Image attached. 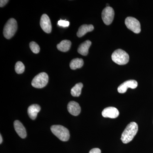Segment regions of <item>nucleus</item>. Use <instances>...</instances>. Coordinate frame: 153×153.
Wrapping results in <instances>:
<instances>
[{
    "label": "nucleus",
    "instance_id": "nucleus-18",
    "mask_svg": "<svg viewBox=\"0 0 153 153\" xmlns=\"http://www.w3.org/2000/svg\"><path fill=\"white\" fill-rule=\"evenodd\" d=\"M83 84L81 82L77 83L71 89V94L72 96L78 97L81 93Z\"/></svg>",
    "mask_w": 153,
    "mask_h": 153
},
{
    "label": "nucleus",
    "instance_id": "nucleus-13",
    "mask_svg": "<svg viewBox=\"0 0 153 153\" xmlns=\"http://www.w3.org/2000/svg\"><path fill=\"white\" fill-rule=\"evenodd\" d=\"M41 110V107L38 104H33L29 107L28 108V115L33 120L36 119L37 114Z\"/></svg>",
    "mask_w": 153,
    "mask_h": 153
},
{
    "label": "nucleus",
    "instance_id": "nucleus-5",
    "mask_svg": "<svg viewBox=\"0 0 153 153\" xmlns=\"http://www.w3.org/2000/svg\"><path fill=\"white\" fill-rule=\"evenodd\" d=\"M49 81V76L45 72H41L35 76L32 81V85L36 88H43L46 86Z\"/></svg>",
    "mask_w": 153,
    "mask_h": 153
},
{
    "label": "nucleus",
    "instance_id": "nucleus-20",
    "mask_svg": "<svg viewBox=\"0 0 153 153\" xmlns=\"http://www.w3.org/2000/svg\"><path fill=\"white\" fill-rule=\"evenodd\" d=\"M30 47L31 51L35 54H38L40 52V47L37 43L34 41L30 42Z\"/></svg>",
    "mask_w": 153,
    "mask_h": 153
},
{
    "label": "nucleus",
    "instance_id": "nucleus-21",
    "mask_svg": "<svg viewBox=\"0 0 153 153\" xmlns=\"http://www.w3.org/2000/svg\"><path fill=\"white\" fill-rule=\"evenodd\" d=\"M69 22L68 21H66V20H60V21H58L57 25H59L60 27H66L69 26Z\"/></svg>",
    "mask_w": 153,
    "mask_h": 153
},
{
    "label": "nucleus",
    "instance_id": "nucleus-17",
    "mask_svg": "<svg viewBox=\"0 0 153 153\" xmlns=\"http://www.w3.org/2000/svg\"><path fill=\"white\" fill-rule=\"evenodd\" d=\"M84 64L83 60L81 58H76L71 60L69 64L70 68L72 70L81 68Z\"/></svg>",
    "mask_w": 153,
    "mask_h": 153
},
{
    "label": "nucleus",
    "instance_id": "nucleus-11",
    "mask_svg": "<svg viewBox=\"0 0 153 153\" xmlns=\"http://www.w3.org/2000/svg\"><path fill=\"white\" fill-rule=\"evenodd\" d=\"M67 109L69 113L75 116L78 115L81 111V108L79 104L74 101L70 102L68 103Z\"/></svg>",
    "mask_w": 153,
    "mask_h": 153
},
{
    "label": "nucleus",
    "instance_id": "nucleus-10",
    "mask_svg": "<svg viewBox=\"0 0 153 153\" xmlns=\"http://www.w3.org/2000/svg\"><path fill=\"white\" fill-rule=\"evenodd\" d=\"M102 115L104 117L112 119L116 118L119 115V111L116 108L114 107H108L105 108L102 111Z\"/></svg>",
    "mask_w": 153,
    "mask_h": 153
},
{
    "label": "nucleus",
    "instance_id": "nucleus-24",
    "mask_svg": "<svg viewBox=\"0 0 153 153\" xmlns=\"http://www.w3.org/2000/svg\"><path fill=\"white\" fill-rule=\"evenodd\" d=\"M2 141V137L1 135H1H0V144H1Z\"/></svg>",
    "mask_w": 153,
    "mask_h": 153
},
{
    "label": "nucleus",
    "instance_id": "nucleus-9",
    "mask_svg": "<svg viewBox=\"0 0 153 153\" xmlns=\"http://www.w3.org/2000/svg\"><path fill=\"white\" fill-rule=\"evenodd\" d=\"M138 85V83L135 80H128L124 82L121 84L117 88V91L119 93L123 94L125 93L128 88L134 89L136 88Z\"/></svg>",
    "mask_w": 153,
    "mask_h": 153
},
{
    "label": "nucleus",
    "instance_id": "nucleus-3",
    "mask_svg": "<svg viewBox=\"0 0 153 153\" xmlns=\"http://www.w3.org/2000/svg\"><path fill=\"white\" fill-rule=\"evenodd\" d=\"M18 25L16 21L13 18L9 19L5 25L3 31V34L5 38L10 39L16 32Z\"/></svg>",
    "mask_w": 153,
    "mask_h": 153
},
{
    "label": "nucleus",
    "instance_id": "nucleus-23",
    "mask_svg": "<svg viewBox=\"0 0 153 153\" xmlns=\"http://www.w3.org/2000/svg\"><path fill=\"white\" fill-rule=\"evenodd\" d=\"M8 0H1L0 1V7H4L7 4V3L8 2Z\"/></svg>",
    "mask_w": 153,
    "mask_h": 153
},
{
    "label": "nucleus",
    "instance_id": "nucleus-12",
    "mask_svg": "<svg viewBox=\"0 0 153 153\" xmlns=\"http://www.w3.org/2000/svg\"><path fill=\"white\" fill-rule=\"evenodd\" d=\"M14 128L19 136L22 138H25L27 137L26 129L20 121L16 120L14 122Z\"/></svg>",
    "mask_w": 153,
    "mask_h": 153
},
{
    "label": "nucleus",
    "instance_id": "nucleus-15",
    "mask_svg": "<svg viewBox=\"0 0 153 153\" xmlns=\"http://www.w3.org/2000/svg\"><path fill=\"white\" fill-rule=\"evenodd\" d=\"M94 29V27L92 25H82L79 27L76 33V35L77 37L80 38L84 36L88 32L93 31Z\"/></svg>",
    "mask_w": 153,
    "mask_h": 153
},
{
    "label": "nucleus",
    "instance_id": "nucleus-6",
    "mask_svg": "<svg viewBox=\"0 0 153 153\" xmlns=\"http://www.w3.org/2000/svg\"><path fill=\"white\" fill-rule=\"evenodd\" d=\"M125 25L129 30L134 33L138 34L141 32V26L140 22L135 18L128 17L126 19Z\"/></svg>",
    "mask_w": 153,
    "mask_h": 153
},
{
    "label": "nucleus",
    "instance_id": "nucleus-14",
    "mask_svg": "<svg viewBox=\"0 0 153 153\" xmlns=\"http://www.w3.org/2000/svg\"><path fill=\"white\" fill-rule=\"evenodd\" d=\"M91 44V41L87 40L79 45L77 49V52L80 55L86 56L88 53V49Z\"/></svg>",
    "mask_w": 153,
    "mask_h": 153
},
{
    "label": "nucleus",
    "instance_id": "nucleus-4",
    "mask_svg": "<svg viewBox=\"0 0 153 153\" xmlns=\"http://www.w3.org/2000/svg\"><path fill=\"white\" fill-rule=\"evenodd\" d=\"M112 60L115 63L120 65H125L128 63L129 57L127 53L121 49H118L112 53Z\"/></svg>",
    "mask_w": 153,
    "mask_h": 153
},
{
    "label": "nucleus",
    "instance_id": "nucleus-1",
    "mask_svg": "<svg viewBox=\"0 0 153 153\" xmlns=\"http://www.w3.org/2000/svg\"><path fill=\"white\" fill-rule=\"evenodd\" d=\"M138 131V126L137 124L134 122L130 123L128 125L122 134L121 138L122 141L125 144L130 142L135 136Z\"/></svg>",
    "mask_w": 153,
    "mask_h": 153
},
{
    "label": "nucleus",
    "instance_id": "nucleus-2",
    "mask_svg": "<svg viewBox=\"0 0 153 153\" xmlns=\"http://www.w3.org/2000/svg\"><path fill=\"white\" fill-rule=\"evenodd\" d=\"M52 133L62 141H67L70 137L69 131L61 125H53L51 127Z\"/></svg>",
    "mask_w": 153,
    "mask_h": 153
},
{
    "label": "nucleus",
    "instance_id": "nucleus-22",
    "mask_svg": "<svg viewBox=\"0 0 153 153\" xmlns=\"http://www.w3.org/2000/svg\"><path fill=\"white\" fill-rule=\"evenodd\" d=\"M89 153H101V150L98 148H94L89 152Z\"/></svg>",
    "mask_w": 153,
    "mask_h": 153
},
{
    "label": "nucleus",
    "instance_id": "nucleus-7",
    "mask_svg": "<svg viewBox=\"0 0 153 153\" xmlns=\"http://www.w3.org/2000/svg\"><path fill=\"white\" fill-rule=\"evenodd\" d=\"M114 16L113 9L110 7H106L102 13V18L105 25H109L112 23Z\"/></svg>",
    "mask_w": 153,
    "mask_h": 153
},
{
    "label": "nucleus",
    "instance_id": "nucleus-8",
    "mask_svg": "<svg viewBox=\"0 0 153 153\" xmlns=\"http://www.w3.org/2000/svg\"><path fill=\"white\" fill-rule=\"evenodd\" d=\"M40 26L44 32L51 33L52 30V24L49 16L47 14H43L40 20Z\"/></svg>",
    "mask_w": 153,
    "mask_h": 153
},
{
    "label": "nucleus",
    "instance_id": "nucleus-19",
    "mask_svg": "<svg viewBox=\"0 0 153 153\" xmlns=\"http://www.w3.org/2000/svg\"><path fill=\"white\" fill-rule=\"evenodd\" d=\"M25 66L22 62L18 61L15 65V71L17 74H22L25 71Z\"/></svg>",
    "mask_w": 153,
    "mask_h": 153
},
{
    "label": "nucleus",
    "instance_id": "nucleus-16",
    "mask_svg": "<svg viewBox=\"0 0 153 153\" xmlns=\"http://www.w3.org/2000/svg\"><path fill=\"white\" fill-rule=\"evenodd\" d=\"M71 44V42L69 40H63L57 44V49L61 52H66L70 49Z\"/></svg>",
    "mask_w": 153,
    "mask_h": 153
}]
</instances>
